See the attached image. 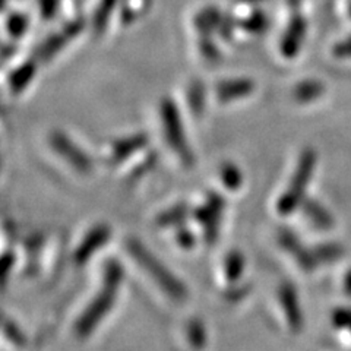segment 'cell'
<instances>
[{
	"label": "cell",
	"instance_id": "e575fe53",
	"mask_svg": "<svg viewBox=\"0 0 351 351\" xmlns=\"http://www.w3.org/2000/svg\"><path fill=\"white\" fill-rule=\"evenodd\" d=\"M16 53V46L12 43H5L3 44V49H2V58L3 60H9V58H12L14 54Z\"/></svg>",
	"mask_w": 351,
	"mask_h": 351
},
{
	"label": "cell",
	"instance_id": "4dcf8cb0",
	"mask_svg": "<svg viewBox=\"0 0 351 351\" xmlns=\"http://www.w3.org/2000/svg\"><path fill=\"white\" fill-rule=\"evenodd\" d=\"M16 263V254L12 249H8L3 252L2 261H0V281H2V287H5L9 276L12 274V269Z\"/></svg>",
	"mask_w": 351,
	"mask_h": 351
},
{
	"label": "cell",
	"instance_id": "5bb4252c",
	"mask_svg": "<svg viewBox=\"0 0 351 351\" xmlns=\"http://www.w3.org/2000/svg\"><path fill=\"white\" fill-rule=\"evenodd\" d=\"M192 211L193 206L189 202L182 201L178 204H173L171 206L166 208V210L158 213L156 215V219H154V223L160 228H176L184 224L186 219L192 217Z\"/></svg>",
	"mask_w": 351,
	"mask_h": 351
},
{
	"label": "cell",
	"instance_id": "4fadbf2b",
	"mask_svg": "<svg viewBox=\"0 0 351 351\" xmlns=\"http://www.w3.org/2000/svg\"><path fill=\"white\" fill-rule=\"evenodd\" d=\"M37 60L34 58H29L28 60L21 62L12 68L8 73V86L9 91L18 95L24 93L28 85L32 82L37 75Z\"/></svg>",
	"mask_w": 351,
	"mask_h": 351
},
{
	"label": "cell",
	"instance_id": "2e32d148",
	"mask_svg": "<svg viewBox=\"0 0 351 351\" xmlns=\"http://www.w3.org/2000/svg\"><path fill=\"white\" fill-rule=\"evenodd\" d=\"M304 31V24L300 18H294L289 28L285 29L280 43V51L284 58H294L300 49V40Z\"/></svg>",
	"mask_w": 351,
	"mask_h": 351
},
{
	"label": "cell",
	"instance_id": "836d02e7",
	"mask_svg": "<svg viewBox=\"0 0 351 351\" xmlns=\"http://www.w3.org/2000/svg\"><path fill=\"white\" fill-rule=\"evenodd\" d=\"M154 162H156V154H152V156H148L144 161H142V164L136 166L134 169V171H132V176H134V178H139L142 173H145L147 170H149L154 166Z\"/></svg>",
	"mask_w": 351,
	"mask_h": 351
},
{
	"label": "cell",
	"instance_id": "52a82bcc",
	"mask_svg": "<svg viewBox=\"0 0 351 351\" xmlns=\"http://www.w3.org/2000/svg\"><path fill=\"white\" fill-rule=\"evenodd\" d=\"M49 145L69 164L72 169L80 173H88L93 169V160L88 154L80 148L75 142L62 130H53L49 135Z\"/></svg>",
	"mask_w": 351,
	"mask_h": 351
},
{
	"label": "cell",
	"instance_id": "7a4b0ae2",
	"mask_svg": "<svg viewBox=\"0 0 351 351\" xmlns=\"http://www.w3.org/2000/svg\"><path fill=\"white\" fill-rule=\"evenodd\" d=\"M128 254L136 262V265L156 282L160 290L173 300H183L188 295V289L183 281L164 265V263L141 243L136 239L125 241Z\"/></svg>",
	"mask_w": 351,
	"mask_h": 351
},
{
	"label": "cell",
	"instance_id": "1f68e13d",
	"mask_svg": "<svg viewBox=\"0 0 351 351\" xmlns=\"http://www.w3.org/2000/svg\"><path fill=\"white\" fill-rule=\"evenodd\" d=\"M40 5V14L44 19H51L58 14L60 0H38Z\"/></svg>",
	"mask_w": 351,
	"mask_h": 351
},
{
	"label": "cell",
	"instance_id": "8fae6325",
	"mask_svg": "<svg viewBox=\"0 0 351 351\" xmlns=\"http://www.w3.org/2000/svg\"><path fill=\"white\" fill-rule=\"evenodd\" d=\"M278 300L285 315V321H287L289 326L293 332H298L302 329L303 317L299 306L298 293H295L294 285L290 282H284L278 290Z\"/></svg>",
	"mask_w": 351,
	"mask_h": 351
},
{
	"label": "cell",
	"instance_id": "ba28073f",
	"mask_svg": "<svg viewBox=\"0 0 351 351\" xmlns=\"http://www.w3.org/2000/svg\"><path fill=\"white\" fill-rule=\"evenodd\" d=\"M110 237H112V230L107 224H97L88 230L80 245L73 250V261L76 265H85L93 255L107 243Z\"/></svg>",
	"mask_w": 351,
	"mask_h": 351
},
{
	"label": "cell",
	"instance_id": "3957f363",
	"mask_svg": "<svg viewBox=\"0 0 351 351\" xmlns=\"http://www.w3.org/2000/svg\"><path fill=\"white\" fill-rule=\"evenodd\" d=\"M160 119L169 147L178 156L184 167H192L195 164V156L184 134L179 106L173 98L166 97L161 100Z\"/></svg>",
	"mask_w": 351,
	"mask_h": 351
},
{
	"label": "cell",
	"instance_id": "83f0119b",
	"mask_svg": "<svg viewBox=\"0 0 351 351\" xmlns=\"http://www.w3.org/2000/svg\"><path fill=\"white\" fill-rule=\"evenodd\" d=\"M2 331L3 335L8 338L9 343H12L16 347H24L27 344V338L24 335V332L21 331L19 326L9 317L3 316L2 319Z\"/></svg>",
	"mask_w": 351,
	"mask_h": 351
},
{
	"label": "cell",
	"instance_id": "9c48e42d",
	"mask_svg": "<svg viewBox=\"0 0 351 351\" xmlns=\"http://www.w3.org/2000/svg\"><path fill=\"white\" fill-rule=\"evenodd\" d=\"M149 144V136L145 132H136L123 138L116 139L112 148H110V154L107 162L110 166H117V164L126 161L132 156H135L136 152L144 151Z\"/></svg>",
	"mask_w": 351,
	"mask_h": 351
},
{
	"label": "cell",
	"instance_id": "d6986e66",
	"mask_svg": "<svg viewBox=\"0 0 351 351\" xmlns=\"http://www.w3.org/2000/svg\"><path fill=\"white\" fill-rule=\"evenodd\" d=\"M186 101H188L191 113L195 117L202 116L206 103V91L202 81L195 80L189 84L188 90H186Z\"/></svg>",
	"mask_w": 351,
	"mask_h": 351
},
{
	"label": "cell",
	"instance_id": "6da1fadb",
	"mask_svg": "<svg viewBox=\"0 0 351 351\" xmlns=\"http://www.w3.org/2000/svg\"><path fill=\"white\" fill-rule=\"evenodd\" d=\"M123 276V267L117 259H108L104 262L101 287L73 324L76 337L86 338L88 335H91L95 331V328L110 313V311L113 309Z\"/></svg>",
	"mask_w": 351,
	"mask_h": 351
},
{
	"label": "cell",
	"instance_id": "cb8c5ba5",
	"mask_svg": "<svg viewBox=\"0 0 351 351\" xmlns=\"http://www.w3.org/2000/svg\"><path fill=\"white\" fill-rule=\"evenodd\" d=\"M236 24L241 29L250 32V34H258V32L267 27V16L261 10H252L247 15L236 19Z\"/></svg>",
	"mask_w": 351,
	"mask_h": 351
},
{
	"label": "cell",
	"instance_id": "277c9868",
	"mask_svg": "<svg viewBox=\"0 0 351 351\" xmlns=\"http://www.w3.org/2000/svg\"><path fill=\"white\" fill-rule=\"evenodd\" d=\"M315 166V154L311 149L303 151L302 157L299 160L298 169L294 171L293 179L276 204V210L281 217H287L293 214L303 202V195L306 191V186L311 180V174Z\"/></svg>",
	"mask_w": 351,
	"mask_h": 351
},
{
	"label": "cell",
	"instance_id": "d4e9b609",
	"mask_svg": "<svg viewBox=\"0 0 351 351\" xmlns=\"http://www.w3.org/2000/svg\"><path fill=\"white\" fill-rule=\"evenodd\" d=\"M302 206H303V213L306 214V217L309 218L313 224H316L317 227L326 228L331 226V218H329L326 211L317 202H315L312 199H306L304 202H302Z\"/></svg>",
	"mask_w": 351,
	"mask_h": 351
},
{
	"label": "cell",
	"instance_id": "7402d4cb",
	"mask_svg": "<svg viewBox=\"0 0 351 351\" xmlns=\"http://www.w3.org/2000/svg\"><path fill=\"white\" fill-rule=\"evenodd\" d=\"M29 25V19L24 12H10L6 18V31L10 40H19L25 36V32Z\"/></svg>",
	"mask_w": 351,
	"mask_h": 351
},
{
	"label": "cell",
	"instance_id": "f1b7e54d",
	"mask_svg": "<svg viewBox=\"0 0 351 351\" xmlns=\"http://www.w3.org/2000/svg\"><path fill=\"white\" fill-rule=\"evenodd\" d=\"M174 240H176V243H178V246L186 252L192 250L196 246V236L186 224L176 227Z\"/></svg>",
	"mask_w": 351,
	"mask_h": 351
},
{
	"label": "cell",
	"instance_id": "4316f807",
	"mask_svg": "<svg viewBox=\"0 0 351 351\" xmlns=\"http://www.w3.org/2000/svg\"><path fill=\"white\" fill-rule=\"evenodd\" d=\"M322 93V85L317 81H303L294 86V98L300 103L312 101Z\"/></svg>",
	"mask_w": 351,
	"mask_h": 351
},
{
	"label": "cell",
	"instance_id": "484cf974",
	"mask_svg": "<svg viewBox=\"0 0 351 351\" xmlns=\"http://www.w3.org/2000/svg\"><path fill=\"white\" fill-rule=\"evenodd\" d=\"M186 337H188V341L191 347L193 348H204L206 344V331L204 322L201 319H191L186 326Z\"/></svg>",
	"mask_w": 351,
	"mask_h": 351
},
{
	"label": "cell",
	"instance_id": "e0dca14e",
	"mask_svg": "<svg viewBox=\"0 0 351 351\" xmlns=\"http://www.w3.org/2000/svg\"><path fill=\"white\" fill-rule=\"evenodd\" d=\"M44 246V237L41 234H32L25 239L24 247L27 252V262L24 274L27 277H34L40 269V252Z\"/></svg>",
	"mask_w": 351,
	"mask_h": 351
},
{
	"label": "cell",
	"instance_id": "ac0fdd59",
	"mask_svg": "<svg viewBox=\"0 0 351 351\" xmlns=\"http://www.w3.org/2000/svg\"><path fill=\"white\" fill-rule=\"evenodd\" d=\"M245 256L240 250L233 249L230 250L224 258L223 269H224V277L230 284H236L240 281L241 276L245 272Z\"/></svg>",
	"mask_w": 351,
	"mask_h": 351
},
{
	"label": "cell",
	"instance_id": "8992f818",
	"mask_svg": "<svg viewBox=\"0 0 351 351\" xmlns=\"http://www.w3.org/2000/svg\"><path fill=\"white\" fill-rule=\"evenodd\" d=\"M85 28L84 18H75L66 24L56 32H53L50 37H47L41 44H38L34 50V58L37 62L46 63L50 62L58 53H60L68 43L81 34V31Z\"/></svg>",
	"mask_w": 351,
	"mask_h": 351
},
{
	"label": "cell",
	"instance_id": "5b68a950",
	"mask_svg": "<svg viewBox=\"0 0 351 351\" xmlns=\"http://www.w3.org/2000/svg\"><path fill=\"white\" fill-rule=\"evenodd\" d=\"M226 210V197L217 191H208L205 202L193 208L192 218L202 227V237L206 246H213L218 240L219 227Z\"/></svg>",
	"mask_w": 351,
	"mask_h": 351
},
{
	"label": "cell",
	"instance_id": "f546056e",
	"mask_svg": "<svg viewBox=\"0 0 351 351\" xmlns=\"http://www.w3.org/2000/svg\"><path fill=\"white\" fill-rule=\"evenodd\" d=\"M213 36H199V41H197V47H199V51L202 56L210 60V62H217L221 58V51L218 50L217 44L211 38Z\"/></svg>",
	"mask_w": 351,
	"mask_h": 351
},
{
	"label": "cell",
	"instance_id": "30bf717a",
	"mask_svg": "<svg viewBox=\"0 0 351 351\" xmlns=\"http://www.w3.org/2000/svg\"><path fill=\"white\" fill-rule=\"evenodd\" d=\"M255 88L256 85L250 78H230L215 85V95L219 103H232L249 97Z\"/></svg>",
	"mask_w": 351,
	"mask_h": 351
},
{
	"label": "cell",
	"instance_id": "44dd1931",
	"mask_svg": "<svg viewBox=\"0 0 351 351\" xmlns=\"http://www.w3.org/2000/svg\"><path fill=\"white\" fill-rule=\"evenodd\" d=\"M119 0H100L98 3L94 16H93V29L95 31V34H101V32L106 29L110 16L113 15V10L116 9Z\"/></svg>",
	"mask_w": 351,
	"mask_h": 351
},
{
	"label": "cell",
	"instance_id": "7c38bea8",
	"mask_svg": "<svg viewBox=\"0 0 351 351\" xmlns=\"http://www.w3.org/2000/svg\"><path fill=\"white\" fill-rule=\"evenodd\" d=\"M278 243L285 252H287V254L294 256V259L298 261V263L303 268V271L313 269L316 258L311 254L309 250H306L303 247L302 241L291 232V230H287V228L281 230L278 234Z\"/></svg>",
	"mask_w": 351,
	"mask_h": 351
},
{
	"label": "cell",
	"instance_id": "603a6c76",
	"mask_svg": "<svg viewBox=\"0 0 351 351\" xmlns=\"http://www.w3.org/2000/svg\"><path fill=\"white\" fill-rule=\"evenodd\" d=\"M149 0H125L120 12V22L129 25L130 22L136 21L149 8Z\"/></svg>",
	"mask_w": 351,
	"mask_h": 351
},
{
	"label": "cell",
	"instance_id": "ffe728a7",
	"mask_svg": "<svg viewBox=\"0 0 351 351\" xmlns=\"http://www.w3.org/2000/svg\"><path fill=\"white\" fill-rule=\"evenodd\" d=\"M219 180L224 184V188L230 192H237L243 184V174L240 169L232 161H226L219 167Z\"/></svg>",
	"mask_w": 351,
	"mask_h": 351
},
{
	"label": "cell",
	"instance_id": "d6a6232c",
	"mask_svg": "<svg viewBox=\"0 0 351 351\" xmlns=\"http://www.w3.org/2000/svg\"><path fill=\"white\" fill-rule=\"evenodd\" d=\"M246 294H247V289L243 287V285H237V282L230 284V287L224 293L226 299L230 302H237L240 299H243Z\"/></svg>",
	"mask_w": 351,
	"mask_h": 351
},
{
	"label": "cell",
	"instance_id": "9a60e30c",
	"mask_svg": "<svg viewBox=\"0 0 351 351\" xmlns=\"http://www.w3.org/2000/svg\"><path fill=\"white\" fill-rule=\"evenodd\" d=\"M223 15L215 6H206L201 9L193 18V27L199 36H213V32L218 31L223 22Z\"/></svg>",
	"mask_w": 351,
	"mask_h": 351
}]
</instances>
